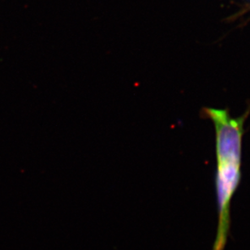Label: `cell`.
Here are the masks:
<instances>
[{"label": "cell", "mask_w": 250, "mask_h": 250, "mask_svg": "<svg viewBox=\"0 0 250 250\" xmlns=\"http://www.w3.org/2000/svg\"><path fill=\"white\" fill-rule=\"evenodd\" d=\"M202 116L214 125L216 142V189L218 227L213 250H224L231 224V202L241 180L242 141L245 123L250 115V106L237 118L229 109L203 107Z\"/></svg>", "instance_id": "1"}]
</instances>
